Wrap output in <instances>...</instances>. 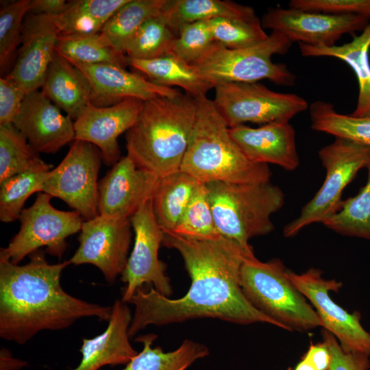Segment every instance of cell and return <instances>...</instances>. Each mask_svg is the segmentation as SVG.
Returning <instances> with one entry per match:
<instances>
[{"label": "cell", "instance_id": "obj_1", "mask_svg": "<svg viewBox=\"0 0 370 370\" xmlns=\"http://www.w3.org/2000/svg\"><path fill=\"white\" fill-rule=\"evenodd\" d=\"M162 244L181 255L191 284L184 296L170 299L153 286H143L128 303L135 307L129 328L134 336L149 325H164L197 318H215L237 324L265 323L278 327L271 318L247 300L240 284L243 263L255 257L245 248L222 236L197 240L164 232Z\"/></svg>", "mask_w": 370, "mask_h": 370}, {"label": "cell", "instance_id": "obj_2", "mask_svg": "<svg viewBox=\"0 0 370 370\" xmlns=\"http://www.w3.org/2000/svg\"><path fill=\"white\" fill-rule=\"evenodd\" d=\"M45 254L34 251L23 265L0 256V336L5 341L23 345L39 332L63 330L82 318H110L112 307L64 291L60 278L69 260L49 264Z\"/></svg>", "mask_w": 370, "mask_h": 370}, {"label": "cell", "instance_id": "obj_3", "mask_svg": "<svg viewBox=\"0 0 370 370\" xmlns=\"http://www.w3.org/2000/svg\"><path fill=\"white\" fill-rule=\"evenodd\" d=\"M196 114V99L186 93L144 101L126 132L127 156L138 168L161 177L180 169Z\"/></svg>", "mask_w": 370, "mask_h": 370}, {"label": "cell", "instance_id": "obj_4", "mask_svg": "<svg viewBox=\"0 0 370 370\" xmlns=\"http://www.w3.org/2000/svg\"><path fill=\"white\" fill-rule=\"evenodd\" d=\"M195 99L196 119L180 169L204 184L269 182L268 165L247 158L213 101L206 95Z\"/></svg>", "mask_w": 370, "mask_h": 370}, {"label": "cell", "instance_id": "obj_5", "mask_svg": "<svg viewBox=\"0 0 370 370\" xmlns=\"http://www.w3.org/2000/svg\"><path fill=\"white\" fill-rule=\"evenodd\" d=\"M217 230L245 248L250 238L274 230L271 216L284 204V194L269 181L206 184Z\"/></svg>", "mask_w": 370, "mask_h": 370}, {"label": "cell", "instance_id": "obj_6", "mask_svg": "<svg viewBox=\"0 0 370 370\" xmlns=\"http://www.w3.org/2000/svg\"><path fill=\"white\" fill-rule=\"evenodd\" d=\"M287 271L279 258L246 260L240 273L245 296L280 328L307 332L322 327L316 310L290 280Z\"/></svg>", "mask_w": 370, "mask_h": 370}, {"label": "cell", "instance_id": "obj_7", "mask_svg": "<svg viewBox=\"0 0 370 370\" xmlns=\"http://www.w3.org/2000/svg\"><path fill=\"white\" fill-rule=\"evenodd\" d=\"M291 44L287 37L276 32H272L264 41L243 49H228L214 42L191 64L214 88L223 83H253L264 79L280 86H293L295 75L285 64L271 60L275 54L287 53Z\"/></svg>", "mask_w": 370, "mask_h": 370}, {"label": "cell", "instance_id": "obj_8", "mask_svg": "<svg viewBox=\"0 0 370 370\" xmlns=\"http://www.w3.org/2000/svg\"><path fill=\"white\" fill-rule=\"evenodd\" d=\"M325 169V177L314 196L302 208L299 215L286 224L283 234L293 237L315 223H323L335 214L343 203L342 193L370 158V147L343 138L322 147L318 153Z\"/></svg>", "mask_w": 370, "mask_h": 370}, {"label": "cell", "instance_id": "obj_9", "mask_svg": "<svg viewBox=\"0 0 370 370\" xmlns=\"http://www.w3.org/2000/svg\"><path fill=\"white\" fill-rule=\"evenodd\" d=\"M51 198L38 193L33 204L23 210L20 229L8 246L1 248L0 256L18 264L27 256L45 247L46 253L61 259L68 246L66 239L80 232L84 218L76 211L56 209Z\"/></svg>", "mask_w": 370, "mask_h": 370}, {"label": "cell", "instance_id": "obj_10", "mask_svg": "<svg viewBox=\"0 0 370 370\" xmlns=\"http://www.w3.org/2000/svg\"><path fill=\"white\" fill-rule=\"evenodd\" d=\"M213 102L226 125L267 124L290 121L308 109V102L292 93L275 92L258 82L217 84Z\"/></svg>", "mask_w": 370, "mask_h": 370}, {"label": "cell", "instance_id": "obj_11", "mask_svg": "<svg viewBox=\"0 0 370 370\" xmlns=\"http://www.w3.org/2000/svg\"><path fill=\"white\" fill-rule=\"evenodd\" d=\"M101 160L97 147L75 140L61 162L48 172L40 193L60 199L85 220L97 217Z\"/></svg>", "mask_w": 370, "mask_h": 370}, {"label": "cell", "instance_id": "obj_12", "mask_svg": "<svg viewBox=\"0 0 370 370\" xmlns=\"http://www.w3.org/2000/svg\"><path fill=\"white\" fill-rule=\"evenodd\" d=\"M287 275L313 306L323 328L336 337L343 350L370 358V333L360 323L361 314L349 312L330 297L329 293L338 291L341 282L324 278L322 271L314 267L301 274L288 270Z\"/></svg>", "mask_w": 370, "mask_h": 370}, {"label": "cell", "instance_id": "obj_13", "mask_svg": "<svg viewBox=\"0 0 370 370\" xmlns=\"http://www.w3.org/2000/svg\"><path fill=\"white\" fill-rule=\"evenodd\" d=\"M130 221L134 245L121 274V281L126 284L121 300L128 302L145 284L152 285L157 292L169 297L172 294L170 279L165 274V264L158 258L164 232L154 215L152 199L131 217Z\"/></svg>", "mask_w": 370, "mask_h": 370}, {"label": "cell", "instance_id": "obj_14", "mask_svg": "<svg viewBox=\"0 0 370 370\" xmlns=\"http://www.w3.org/2000/svg\"><path fill=\"white\" fill-rule=\"evenodd\" d=\"M132 229L130 219L99 214L85 220L78 237L79 247L69 260L71 264H92L108 282H114L125 268Z\"/></svg>", "mask_w": 370, "mask_h": 370}, {"label": "cell", "instance_id": "obj_15", "mask_svg": "<svg viewBox=\"0 0 370 370\" xmlns=\"http://www.w3.org/2000/svg\"><path fill=\"white\" fill-rule=\"evenodd\" d=\"M370 18L359 14L332 15L290 8H274L262 17L263 28L284 35L292 42L333 46L343 34L367 27Z\"/></svg>", "mask_w": 370, "mask_h": 370}, {"label": "cell", "instance_id": "obj_16", "mask_svg": "<svg viewBox=\"0 0 370 370\" xmlns=\"http://www.w3.org/2000/svg\"><path fill=\"white\" fill-rule=\"evenodd\" d=\"M160 178L138 168L128 156L121 158L99 181V214L130 219L153 198Z\"/></svg>", "mask_w": 370, "mask_h": 370}, {"label": "cell", "instance_id": "obj_17", "mask_svg": "<svg viewBox=\"0 0 370 370\" xmlns=\"http://www.w3.org/2000/svg\"><path fill=\"white\" fill-rule=\"evenodd\" d=\"M60 35L56 16L28 13L20 47L7 75L27 94L42 88Z\"/></svg>", "mask_w": 370, "mask_h": 370}, {"label": "cell", "instance_id": "obj_18", "mask_svg": "<svg viewBox=\"0 0 370 370\" xmlns=\"http://www.w3.org/2000/svg\"><path fill=\"white\" fill-rule=\"evenodd\" d=\"M143 103L129 98L108 106L88 104L74 121L75 140L97 147L105 164L113 166L121 159L118 138L134 125Z\"/></svg>", "mask_w": 370, "mask_h": 370}, {"label": "cell", "instance_id": "obj_19", "mask_svg": "<svg viewBox=\"0 0 370 370\" xmlns=\"http://www.w3.org/2000/svg\"><path fill=\"white\" fill-rule=\"evenodd\" d=\"M12 124L38 153H54L75 140L74 122L40 89L26 94Z\"/></svg>", "mask_w": 370, "mask_h": 370}, {"label": "cell", "instance_id": "obj_20", "mask_svg": "<svg viewBox=\"0 0 370 370\" xmlns=\"http://www.w3.org/2000/svg\"><path fill=\"white\" fill-rule=\"evenodd\" d=\"M70 62V61H69ZM90 81L92 88L91 103L108 106L125 99L143 101L160 97H171L180 91L155 84L142 75L127 71L111 64L72 62Z\"/></svg>", "mask_w": 370, "mask_h": 370}, {"label": "cell", "instance_id": "obj_21", "mask_svg": "<svg viewBox=\"0 0 370 370\" xmlns=\"http://www.w3.org/2000/svg\"><path fill=\"white\" fill-rule=\"evenodd\" d=\"M230 134L247 158L258 164H273L287 171L299 165L295 132L289 121H276L251 127L240 125Z\"/></svg>", "mask_w": 370, "mask_h": 370}, {"label": "cell", "instance_id": "obj_22", "mask_svg": "<svg viewBox=\"0 0 370 370\" xmlns=\"http://www.w3.org/2000/svg\"><path fill=\"white\" fill-rule=\"evenodd\" d=\"M132 316L125 302L116 300L106 329L92 338H84L79 352L82 360L73 370H99L106 365L127 364L138 352L130 343Z\"/></svg>", "mask_w": 370, "mask_h": 370}, {"label": "cell", "instance_id": "obj_23", "mask_svg": "<svg viewBox=\"0 0 370 370\" xmlns=\"http://www.w3.org/2000/svg\"><path fill=\"white\" fill-rule=\"evenodd\" d=\"M41 90L74 121L92 102V88L87 77L56 51Z\"/></svg>", "mask_w": 370, "mask_h": 370}, {"label": "cell", "instance_id": "obj_24", "mask_svg": "<svg viewBox=\"0 0 370 370\" xmlns=\"http://www.w3.org/2000/svg\"><path fill=\"white\" fill-rule=\"evenodd\" d=\"M299 47L301 56L305 57H332L346 62L354 71L359 86L358 101L351 115L370 116V21L360 35L342 45L313 46L299 43Z\"/></svg>", "mask_w": 370, "mask_h": 370}, {"label": "cell", "instance_id": "obj_25", "mask_svg": "<svg viewBox=\"0 0 370 370\" xmlns=\"http://www.w3.org/2000/svg\"><path fill=\"white\" fill-rule=\"evenodd\" d=\"M128 64L151 82L167 87L179 86L194 98L206 95L214 88L194 66L173 53L151 60L128 58Z\"/></svg>", "mask_w": 370, "mask_h": 370}, {"label": "cell", "instance_id": "obj_26", "mask_svg": "<svg viewBox=\"0 0 370 370\" xmlns=\"http://www.w3.org/2000/svg\"><path fill=\"white\" fill-rule=\"evenodd\" d=\"M200 183L181 169L160 178L152 205L164 232H171L175 228Z\"/></svg>", "mask_w": 370, "mask_h": 370}, {"label": "cell", "instance_id": "obj_27", "mask_svg": "<svg viewBox=\"0 0 370 370\" xmlns=\"http://www.w3.org/2000/svg\"><path fill=\"white\" fill-rule=\"evenodd\" d=\"M160 14L176 36L186 24L216 18L256 15L250 6L222 0H166Z\"/></svg>", "mask_w": 370, "mask_h": 370}, {"label": "cell", "instance_id": "obj_28", "mask_svg": "<svg viewBox=\"0 0 370 370\" xmlns=\"http://www.w3.org/2000/svg\"><path fill=\"white\" fill-rule=\"evenodd\" d=\"M156 337L154 334L138 336L136 341L142 343L143 348L122 370H186L209 354L206 345L188 339L177 349L164 352L160 347H152Z\"/></svg>", "mask_w": 370, "mask_h": 370}, {"label": "cell", "instance_id": "obj_29", "mask_svg": "<svg viewBox=\"0 0 370 370\" xmlns=\"http://www.w3.org/2000/svg\"><path fill=\"white\" fill-rule=\"evenodd\" d=\"M127 1H69L67 8L56 16L60 35L99 33L110 18Z\"/></svg>", "mask_w": 370, "mask_h": 370}, {"label": "cell", "instance_id": "obj_30", "mask_svg": "<svg viewBox=\"0 0 370 370\" xmlns=\"http://www.w3.org/2000/svg\"><path fill=\"white\" fill-rule=\"evenodd\" d=\"M166 0H128L105 24L101 34L116 51L125 55L126 48L140 26L160 14Z\"/></svg>", "mask_w": 370, "mask_h": 370}, {"label": "cell", "instance_id": "obj_31", "mask_svg": "<svg viewBox=\"0 0 370 370\" xmlns=\"http://www.w3.org/2000/svg\"><path fill=\"white\" fill-rule=\"evenodd\" d=\"M51 170L13 124L0 126V183L17 174Z\"/></svg>", "mask_w": 370, "mask_h": 370}, {"label": "cell", "instance_id": "obj_32", "mask_svg": "<svg viewBox=\"0 0 370 370\" xmlns=\"http://www.w3.org/2000/svg\"><path fill=\"white\" fill-rule=\"evenodd\" d=\"M56 51L70 62L82 64H111L125 68L128 58L114 50L101 33L59 35Z\"/></svg>", "mask_w": 370, "mask_h": 370}, {"label": "cell", "instance_id": "obj_33", "mask_svg": "<svg viewBox=\"0 0 370 370\" xmlns=\"http://www.w3.org/2000/svg\"><path fill=\"white\" fill-rule=\"evenodd\" d=\"M309 110L313 130L370 147V116L341 114L332 103L321 100L313 102Z\"/></svg>", "mask_w": 370, "mask_h": 370}, {"label": "cell", "instance_id": "obj_34", "mask_svg": "<svg viewBox=\"0 0 370 370\" xmlns=\"http://www.w3.org/2000/svg\"><path fill=\"white\" fill-rule=\"evenodd\" d=\"M366 184L357 195L343 201L339 210L323 224L343 236L370 241V158Z\"/></svg>", "mask_w": 370, "mask_h": 370}, {"label": "cell", "instance_id": "obj_35", "mask_svg": "<svg viewBox=\"0 0 370 370\" xmlns=\"http://www.w3.org/2000/svg\"><path fill=\"white\" fill-rule=\"evenodd\" d=\"M175 34L160 14L148 18L128 44L129 59L151 60L171 53Z\"/></svg>", "mask_w": 370, "mask_h": 370}, {"label": "cell", "instance_id": "obj_36", "mask_svg": "<svg viewBox=\"0 0 370 370\" xmlns=\"http://www.w3.org/2000/svg\"><path fill=\"white\" fill-rule=\"evenodd\" d=\"M215 42L232 49L256 45L269 35L264 31L261 20L255 15L249 17L216 18L208 21Z\"/></svg>", "mask_w": 370, "mask_h": 370}, {"label": "cell", "instance_id": "obj_37", "mask_svg": "<svg viewBox=\"0 0 370 370\" xmlns=\"http://www.w3.org/2000/svg\"><path fill=\"white\" fill-rule=\"evenodd\" d=\"M172 233L197 240L214 239L219 233L206 184L200 183L182 219Z\"/></svg>", "mask_w": 370, "mask_h": 370}, {"label": "cell", "instance_id": "obj_38", "mask_svg": "<svg viewBox=\"0 0 370 370\" xmlns=\"http://www.w3.org/2000/svg\"><path fill=\"white\" fill-rule=\"evenodd\" d=\"M48 172H25L0 183V220L11 223L18 219L27 199L41 186Z\"/></svg>", "mask_w": 370, "mask_h": 370}, {"label": "cell", "instance_id": "obj_39", "mask_svg": "<svg viewBox=\"0 0 370 370\" xmlns=\"http://www.w3.org/2000/svg\"><path fill=\"white\" fill-rule=\"evenodd\" d=\"M31 0L14 1L0 10V68L5 72L17 55L21 45L24 19L29 13Z\"/></svg>", "mask_w": 370, "mask_h": 370}, {"label": "cell", "instance_id": "obj_40", "mask_svg": "<svg viewBox=\"0 0 370 370\" xmlns=\"http://www.w3.org/2000/svg\"><path fill=\"white\" fill-rule=\"evenodd\" d=\"M214 42L208 21L186 24L178 31L171 53L191 64L201 58Z\"/></svg>", "mask_w": 370, "mask_h": 370}, {"label": "cell", "instance_id": "obj_41", "mask_svg": "<svg viewBox=\"0 0 370 370\" xmlns=\"http://www.w3.org/2000/svg\"><path fill=\"white\" fill-rule=\"evenodd\" d=\"M288 8L332 15L359 14L370 18V0H291Z\"/></svg>", "mask_w": 370, "mask_h": 370}, {"label": "cell", "instance_id": "obj_42", "mask_svg": "<svg viewBox=\"0 0 370 370\" xmlns=\"http://www.w3.org/2000/svg\"><path fill=\"white\" fill-rule=\"evenodd\" d=\"M26 93L8 75L0 78V126L12 124Z\"/></svg>", "mask_w": 370, "mask_h": 370}, {"label": "cell", "instance_id": "obj_43", "mask_svg": "<svg viewBox=\"0 0 370 370\" xmlns=\"http://www.w3.org/2000/svg\"><path fill=\"white\" fill-rule=\"evenodd\" d=\"M322 334L323 341L328 345L332 356L330 370H368L369 369V357L343 350L336 337L324 329Z\"/></svg>", "mask_w": 370, "mask_h": 370}, {"label": "cell", "instance_id": "obj_44", "mask_svg": "<svg viewBox=\"0 0 370 370\" xmlns=\"http://www.w3.org/2000/svg\"><path fill=\"white\" fill-rule=\"evenodd\" d=\"M331 362L332 356L327 344L324 341L312 343L300 360L288 370H330Z\"/></svg>", "mask_w": 370, "mask_h": 370}, {"label": "cell", "instance_id": "obj_45", "mask_svg": "<svg viewBox=\"0 0 370 370\" xmlns=\"http://www.w3.org/2000/svg\"><path fill=\"white\" fill-rule=\"evenodd\" d=\"M64 0H31L29 13L57 16L68 7Z\"/></svg>", "mask_w": 370, "mask_h": 370}, {"label": "cell", "instance_id": "obj_46", "mask_svg": "<svg viewBox=\"0 0 370 370\" xmlns=\"http://www.w3.org/2000/svg\"><path fill=\"white\" fill-rule=\"evenodd\" d=\"M27 365V362L14 358L9 349L0 350V370H18Z\"/></svg>", "mask_w": 370, "mask_h": 370}]
</instances>
